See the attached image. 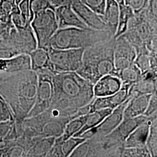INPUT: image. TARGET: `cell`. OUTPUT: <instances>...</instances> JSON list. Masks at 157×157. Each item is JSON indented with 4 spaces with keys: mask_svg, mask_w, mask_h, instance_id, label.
<instances>
[{
    "mask_svg": "<svg viewBox=\"0 0 157 157\" xmlns=\"http://www.w3.org/2000/svg\"><path fill=\"white\" fill-rule=\"evenodd\" d=\"M56 137H37L33 144L29 150L26 157H47L53 146Z\"/></svg>",
    "mask_w": 157,
    "mask_h": 157,
    "instance_id": "7402d4cb",
    "label": "cell"
},
{
    "mask_svg": "<svg viewBox=\"0 0 157 157\" xmlns=\"http://www.w3.org/2000/svg\"><path fill=\"white\" fill-rule=\"evenodd\" d=\"M119 15V6L118 3L115 0H106V6L102 17L107 28L113 36L117 28Z\"/></svg>",
    "mask_w": 157,
    "mask_h": 157,
    "instance_id": "44dd1931",
    "label": "cell"
},
{
    "mask_svg": "<svg viewBox=\"0 0 157 157\" xmlns=\"http://www.w3.org/2000/svg\"><path fill=\"white\" fill-rule=\"evenodd\" d=\"M117 76L121 79L122 84L132 86L141 78L142 73L140 70L133 63L119 71L117 73Z\"/></svg>",
    "mask_w": 157,
    "mask_h": 157,
    "instance_id": "484cf974",
    "label": "cell"
},
{
    "mask_svg": "<svg viewBox=\"0 0 157 157\" xmlns=\"http://www.w3.org/2000/svg\"><path fill=\"white\" fill-rule=\"evenodd\" d=\"M71 6L78 17L88 28L96 30L108 29L103 17L85 6L80 0H72Z\"/></svg>",
    "mask_w": 157,
    "mask_h": 157,
    "instance_id": "7c38bea8",
    "label": "cell"
},
{
    "mask_svg": "<svg viewBox=\"0 0 157 157\" xmlns=\"http://www.w3.org/2000/svg\"><path fill=\"white\" fill-rule=\"evenodd\" d=\"M13 120L11 109L2 96L0 94V122Z\"/></svg>",
    "mask_w": 157,
    "mask_h": 157,
    "instance_id": "d6a6232c",
    "label": "cell"
},
{
    "mask_svg": "<svg viewBox=\"0 0 157 157\" xmlns=\"http://www.w3.org/2000/svg\"><path fill=\"white\" fill-rule=\"evenodd\" d=\"M0 1H1V0H0Z\"/></svg>",
    "mask_w": 157,
    "mask_h": 157,
    "instance_id": "7bdbcfd3",
    "label": "cell"
},
{
    "mask_svg": "<svg viewBox=\"0 0 157 157\" xmlns=\"http://www.w3.org/2000/svg\"><path fill=\"white\" fill-rule=\"evenodd\" d=\"M85 49L58 50L49 48L51 68L55 72H76L82 64Z\"/></svg>",
    "mask_w": 157,
    "mask_h": 157,
    "instance_id": "8992f818",
    "label": "cell"
},
{
    "mask_svg": "<svg viewBox=\"0 0 157 157\" xmlns=\"http://www.w3.org/2000/svg\"><path fill=\"white\" fill-rule=\"evenodd\" d=\"M85 6L96 13L103 16L106 6V0H80Z\"/></svg>",
    "mask_w": 157,
    "mask_h": 157,
    "instance_id": "4dcf8cb0",
    "label": "cell"
},
{
    "mask_svg": "<svg viewBox=\"0 0 157 157\" xmlns=\"http://www.w3.org/2000/svg\"><path fill=\"white\" fill-rule=\"evenodd\" d=\"M151 122V116L149 117L146 121L138 126L130 133L124 143V148H143L146 147Z\"/></svg>",
    "mask_w": 157,
    "mask_h": 157,
    "instance_id": "e0dca14e",
    "label": "cell"
},
{
    "mask_svg": "<svg viewBox=\"0 0 157 157\" xmlns=\"http://www.w3.org/2000/svg\"><path fill=\"white\" fill-rule=\"evenodd\" d=\"M38 84L36 72L27 70L0 80V94L8 104L17 125H21L35 103Z\"/></svg>",
    "mask_w": 157,
    "mask_h": 157,
    "instance_id": "7a4b0ae2",
    "label": "cell"
},
{
    "mask_svg": "<svg viewBox=\"0 0 157 157\" xmlns=\"http://www.w3.org/2000/svg\"><path fill=\"white\" fill-rule=\"evenodd\" d=\"M0 39H1V37H0Z\"/></svg>",
    "mask_w": 157,
    "mask_h": 157,
    "instance_id": "ee69618b",
    "label": "cell"
},
{
    "mask_svg": "<svg viewBox=\"0 0 157 157\" xmlns=\"http://www.w3.org/2000/svg\"><path fill=\"white\" fill-rule=\"evenodd\" d=\"M130 85L122 84L115 94L104 97H95L91 104V112L101 109H113L121 105L131 96Z\"/></svg>",
    "mask_w": 157,
    "mask_h": 157,
    "instance_id": "8fae6325",
    "label": "cell"
},
{
    "mask_svg": "<svg viewBox=\"0 0 157 157\" xmlns=\"http://www.w3.org/2000/svg\"><path fill=\"white\" fill-rule=\"evenodd\" d=\"M137 53L135 47L123 35L115 39L113 49L114 67L117 73L134 63Z\"/></svg>",
    "mask_w": 157,
    "mask_h": 157,
    "instance_id": "30bf717a",
    "label": "cell"
},
{
    "mask_svg": "<svg viewBox=\"0 0 157 157\" xmlns=\"http://www.w3.org/2000/svg\"><path fill=\"white\" fill-rule=\"evenodd\" d=\"M149 0H124V4L128 6L135 15H138L148 6Z\"/></svg>",
    "mask_w": 157,
    "mask_h": 157,
    "instance_id": "836d02e7",
    "label": "cell"
},
{
    "mask_svg": "<svg viewBox=\"0 0 157 157\" xmlns=\"http://www.w3.org/2000/svg\"><path fill=\"white\" fill-rule=\"evenodd\" d=\"M134 63L140 70L142 74L146 73L151 69V53L145 52L137 54Z\"/></svg>",
    "mask_w": 157,
    "mask_h": 157,
    "instance_id": "f1b7e54d",
    "label": "cell"
},
{
    "mask_svg": "<svg viewBox=\"0 0 157 157\" xmlns=\"http://www.w3.org/2000/svg\"><path fill=\"white\" fill-rule=\"evenodd\" d=\"M11 20L14 27L17 30H23L31 26V22L21 13L18 6L12 13Z\"/></svg>",
    "mask_w": 157,
    "mask_h": 157,
    "instance_id": "f546056e",
    "label": "cell"
},
{
    "mask_svg": "<svg viewBox=\"0 0 157 157\" xmlns=\"http://www.w3.org/2000/svg\"><path fill=\"white\" fill-rule=\"evenodd\" d=\"M157 91L153 93L150 97L148 106L144 115L147 117L157 112Z\"/></svg>",
    "mask_w": 157,
    "mask_h": 157,
    "instance_id": "8d00e7d4",
    "label": "cell"
},
{
    "mask_svg": "<svg viewBox=\"0 0 157 157\" xmlns=\"http://www.w3.org/2000/svg\"><path fill=\"white\" fill-rule=\"evenodd\" d=\"M149 134L146 142V147L151 157L157 156V112L152 114Z\"/></svg>",
    "mask_w": 157,
    "mask_h": 157,
    "instance_id": "4316f807",
    "label": "cell"
},
{
    "mask_svg": "<svg viewBox=\"0 0 157 157\" xmlns=\"http://www.w3.org/2000/svg\"><path fill=\"white\" fill-rule=\"evenodd\" d=\"M121 157H151L147 147L143 148H124Z\"/></svg>",
    "mask_w": 157,
    "mask_h": 157,
    "instance_id": "1f68e13d",
    "label": "cell"
},
{
    "mask_svg": "<svg viewBox=\"0 0 157 157\" xmlns=\"http://www.w3.org/2000/svg\"><path fill=\"white\" fill-rule=\"evenodd\" d=\"M58 29L66 28H88L76 15L71 5L62 6L55 8Z\"/></svg>",
    "mask_w": 157,
    "mask_h": 157,
    "instance_id": "5bb4252c",
    "label": "cell"
},
{
    "mask_svg": "<svg viewBox=\"0 0 157 157\" xmlns=\"http://www.w3.org/2000/svg\"><path fill=\"white\" fill-rule=\"evenodd\" d=\"M122 83L117 76L107 75L101 77L93 86L95 97H104L112 95L122 87Z\"/></svg>",
    "mask_w": 157,
    "mask_h": 157,
    "instance_id": "2e32d148",
    "label": "cell"
},
{
    "mask_svg": "<svg viewBox=\"0 0 157 157\" xmlns=\"http://www.w3.org/2000/svg\"><path fill=\"white\" fill-rule=\"evenodd\" d=\"M18 6V4L12 0H1L0 1V12L6 15H11Z\"/></svg>",
    "mask_w": 157,
    "mask_h": 157,
    "instance_id": "d590c367",
    "label": "cell"
},
{
    "mask_svg": "<svg viewBox=\"0 0 157 157\" xmlns=\"http://www.w3.org/2000/svg\"><path fill=\"white\" fill-rule=\"evenodd\" d=\"M15 121L9 120L0 122V139L6 140L15 126Z\"/></svg>",
    "mask_w": 157,
    "mask_h": 157,
    "instance_id": "e575fe53",
    "label": "cell"
},
{
    "mask_svg": "<svg viewBox=\"0 0 157 157\" xmlns=\"http://www.w3.org/2000/svg\"><path fill=\"white\" fill-rule=\"evenodd\" d=\"M4 40L8 46L15 54H29L37 48V42L32 26L23 30L12 29Z\"/></svg>",
    "mask_w": 157,
    "mask_h": 157,
    "instance_id": "ba28073f",
    "label": "cell"
},
{
    "mask_svg": "<svg viewBox=\"0 0 157 157\" xmlns=\"http://www.w3.org/2000/svg\"><path fill=\"white\" fill-rule=\"evenodd\" d=\"M29 55L30 58L31 69L32 71L36 72L44 69L52 71L49 52L47 50L37 47Z\"/></svg>",
    "mask_w": 157,
    "mask_h": 157,
    "instance_id": "ffe728a7",
    "label": "cell"
},
{
    "mask_svg": "<svg viewBox=\"0 0 157 157\" xmlns=\"http://www.w3.org/2000/svg\"><path fill=\"white\" fill-rule=\"evenodd\" d=\"M54 72L50 69H44L36 72L38 77L36 99L27 118L44 112L50 106L54 95L52 76Z\"/></svg>",
    "mask_w": 157,
    "mask_h": 157,
    "instance_id": "52a82bcc",
    "label": "cell"
},
{
    "mask_svg": "<svg viewBox=\"0 0 157 157\" xmlns=\"http://www.w3.org/2000/svg\"><path fill=\"white\" fill-rule=\"evenodd\" d=\"M157 70L150 69L142 74L141 78L130 88L133 96L142 94H152L157 91Z\"/></svg>",
    "mask_w": 157,
    "mask_h": 157,
    "instance_id": "9a60e30c",
    "label": "cell"
},
{
    "mask_svg": "<svg viewBox=\"0 0 157 157\" xmlns=\"http://www.w3.org/2000/svg\"><path fill=\"white\" fill-rule=\"evenodd\" d=\"M112 37H114L113 34L108 29L96 30L90 28L58 29L50 40L49 48L58 50L86 49Z\"/></svg>",
    "mask_w": 157,
    "mask_h": 157,
    "instance_id": "277c9868",
    "label": "cell"
},
{
    "mask_svg": "<svg viewBox=\"0 0 157 157\" xmlns=\"http://www.w3.org/2000/svg\"><path fill=\"white\" fill-rule=\"evenodd\" d=\"M31 69L29 54H20L9 58L0 59V80L2 78Z\"/></svg>",
    "mask_w": 157,
    "mask_h": 157,
    "instance_id": "4fadbf2b",
    "label": "cell"
},
{
    "mask_svg": "<svg viewBox=\"0 0 157 157\" xmlns=\"http://www.w3.org/2000/svg\"><path fill=\"white\" fill-rule=\"evenodd\" d=\"M115 1L118 3L119 6H121V5L124 4V0H115Z\"/></svg>",
    "mask_w": 157,
    "mask_h": 157,
    "instance_id": "ab89813d",
    "label": "cell"
},
{
    "mask_svg": "<svg viewBox=\"0 0 157 157\" xmlns=\"http://www.w3.org/2000/svg\"><path fill=\"white\" fill-rule=\"evenodd\" d=\"M111 109H101L87 113V119L84 126L75 135V137H80L84 132L93 129L98 126L107 116L112 112Z\"/></svg>",
    "mask_w": 157,
    "mask_h": 157,
    "instance_id": "603a6c76",
    "label": "cell"
},
{
    "mask_svg": "<svg viewBox=\"0 0 157 157\" xmlns=\"http://www.w3.org/2000/svg\"><path fill=\"white\" fill-rule=\"evenodd\" d=\"M48 9L54 10V8L51 5L48 0H29V10L31 21L35 15Z\"/></svg>",
    "mask_w": 157,
    "mask_h": 157,
    "instance_id": "83f0119b",
    "label": "cell"
},
{
    "mask_svg": "<svg viewBox=\"0 0 157 157\" xmlns=\"http://www.w3.org/2000/svg\"><path fill=\"white\" fill-rule=\"evenodd\" d=\"M87 114H86L71 120L67 124L62 135L56 138L54 143L60 144L76 135L84 126L87 119Z\"/></svg>",
    "mask_w": 157,
    "mask_h": 157,
    "instance_id": "cb8c5ba5",
    "label": "cell"
},
{
    "mask_svg": "<svg viewBox=\"0 0 157 157\" xmlns=\"http://www.w3.org/2000/svg\"><path fill=\"white\" fill-rule=\"evenodd\" d=\"M18 8L23 15L32 22L29 10V0H21L18 3Z\"/></svg>",
    "mask_w": 157,
    "mask_h": 157,
    "instance_id": "74e56055",
    "label": "cell"
},
{
    "mask_svg": "<svg viewBox=\"0 0 157 157\" xmlns=\"http://www.w3.org/2000/svg\"><path fill=\"white\" fill-rule=\"evenodd\" d=\"M51 5L54 8L62 6L71 5L72 0H48Z\"/></svg>",
    "mask_w": 157,
    "mask_h": 157,
    "instance_id": "f35d334b",
    "label": "cell"
},
{
    "mask_svg": "<svg viewBox=\"0 0 157 157\" xmlns=\"http://www.w3.org/2000/svg\"><path fill=\"white\" fill-rule=\"evenodd\" d=\"M12 1H15V2H17V4H18V3L19 2V0H12Z\"/></svg>",
    "mask_w": 157,
    "mask_h": 157,
    "instance_id": "60d3db41",
    "label": "cell"
},
{
    "mask_svg": "<svg viewBox=\"0 0 157 157\" xmlns=\"http://www.w3.org/2000/svg\"><path fill=\"white\" fill-rule=\"evenodd\" d=\"M152 94L132 95L124 110L123 119L144 115Z\"/></svg>",
    "mask_w": 157,
    "mask_h": 157,
    "instance_id": "ac0fdd59",
    "label": "cell"
},
{
    "mask_svg": "<svg viewBox=\"0 0 157 157\" xmlns=\"http://www.w3.org/2000/svg\"><path fill=\"white\" fill-rule=\"evenodd\" d=\"M115 40L112 37L86 48L82 64L76 72L93 85L105 75L116 76L113 62Z\"/></svg>",
    "mask_w": 157,
    "mask_h": 157,
    "instance_id": "3957f363",
    "label": "cell"
},
{
    "mask_svg": "<svg viewBox=\"0 0 157 157\" xmlns=\"http://www.w3.org/2000/svg\"><path fill=\"white\" fill-rule=\"evenodd\" d=\"M21 1V0H19V2H20V1Z\"/></svg>",
    "mask_w": 157,
    "mask_h": 157,
    "instance_id": "b9f144b4",
    "label": "cell"
},
{
    "mask_svg": "<svg viewBox=\"0 0 157 157\" xmlns=\"http://www.w3.org/2000/svg\"><path fill=\"white\" fill-rule=\"evenodd\" d=\"M30 25L37 40V47L48 50L50 40L58 29L54 10L48 9L37 13Z\"/></svg>",
    "mask_w": 157,
    "mask_h": 157,
    "instance_id": "5b68a950",
    "label": "cell"
},
{
    "mask_svg": "<svg viewBox=\"0 0 157 157\" xmlns=\"http://www.w3.org/2000/svg\"><path fill=\"white\" fill-rule=\"evenodd\" d=\"M119 6V15L118 17V26L114 38L124 34L128 30V26L130 19L134 16V13L130 8L125 4Z\"/></svg>",
    "mask_w": 157,
    "mask_h": 157,
    "instance_id": "d4e9b609",
    "label": "cell"
},
{
    "mask_svg": "<svg viewBox=\"0 0 157 157\" xmlns=\"http://www.w3.org/2000/svg\"><path fill=\"white\" fill-rule=\"evenodd\" d=\"M131 98L132 95L121 105L113 109L112 112L104 118L98 126L84 132L80 137L86 139L89 138L99 139L110 133L122 121L124 110Z\"/></svg>",
    "mask_w": 157,
    "mask_h": 157,
    "instance_id": "9c48e42d",
    "label": "cell"
},
{
    "mask_svg": "<svg viewBox=\"0 0 157 157\" xmlns=\"http://www.w3.org/2000/svg\"><path fill=\"white\" fill-rule=\"evenodd\" d=\"M54 95L46 110L52 118L78 117L91 112L93 84L76 72H54Z\"/></svg>",
    "mask_w": 157,
    "mask_h": 157,
    "instance_id": "6da1fadb",
    "label": "cell"
},
{
    "mask_svg": "<svg viewBox=\"0 0 157 157\" xmlns=\"http://www.w3.org/2000/svg\"><path fill=\"white\" fill-rule=\"evenodd\" d=\"M86 139L73 136L60 144L54 143L47 157H69L75 148Z\"/></svg>",
    "mask_w": 157,
    "mask_h": 157,
    "instance_id": "d6986e66",
    "label": "cell"
}]
</instances>
